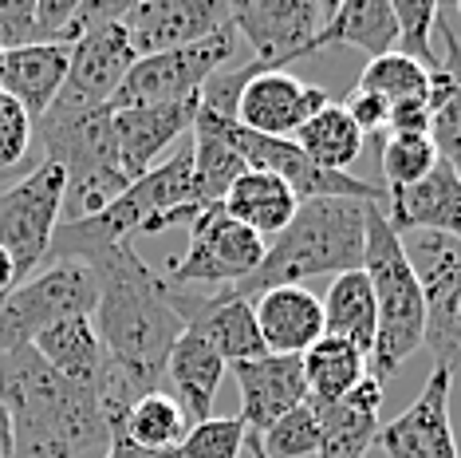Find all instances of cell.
I'll return each mask as SVG.
<instances>
[{"label": "cell", "mask_w": 461, "mask_h": 458, "mask_svg": "<svg viewBox=\"0 0 461 458\" xmlns=\"http://www.w3.org/2000/svg\"><path fill=\"white\" fill-rule=\"evenodd\" d=\"M83 265L95 273L99 285V305L91 320L103 344V363L122 380L134 403L150 391H162L158 383L166 380V360L185 332L170 300V280L142 261L134 242L99 249Z\"/></svg>", "instance_id": "1"}, {"label": "cell", "mask_w": 461, "mask_h": 458, "mask_svg": "<svg viewBox=\"0 0 461 458\" xmlns=\"http://www.w3.org/2000/svg\"><path fill=\"white\" fill-rule=\"evenodd\" d=\"M0 403L13 415L16 451L28 458L51 451L79 454L91 443H111L99 388L51 371L32 344L0 352Z\"/></svg>", "instance_id": "2"}, {"label": "cell", "mask_w": 461, "mask_h": 458, "mask_svg": "<svg viewBox=\"0 0 461 458\" xmlns=\"http://www.w3.org/2000/svg\"><path fill=\"white\" fill-rule=\"evenodd\" d=\"M363 206L366 202H355V197H308V202H300V210L285 234H276L265 245L260 269L240 285H229V293L240 300H257L268 289L363 269V249H366Z\"/></svg>", "instance_id": "3"}, {"label": "cell", "mask_w": 461, "mask_h": 458, "mask_svg": "<svg viewBox=\"0 0 461 458\" xmlns=\"http://www.w3.org/2000/svg\"><path fill=\"white\" fill-rule=\"evenodd\" d=\"M202 214L194 202V154L190 147L170 154L142 179H134L127 190L103 206L99 214H87L79 222H59L51 234L48 265L51 261H87L91 253L119 242H134V234H162L170 225H190Z\"/></svg>", "instance_id": "4"}, {"label": "cell", "mask_w": 461, "mask_h": 458, "mask_svg": "<svg viewBox=\"0 0 461 458\" xmlns=\"http://www.w3.org/2000/svg\"><path fill=\"white\" fill-rule=\"evenodd\" d=\"M366 217V249H363V273L371 280L375 308H379V332L366 360V371L375 380H391L406 360L422 348L426 336V300L411 261H406L402 237L386 222V210L375 202L363 206Z\"/></svg>", "instance_id": "5"}, {"label": "cell", "mask_w": 461, "mask_h": 458, "mask_svg": "<svg viewBox=\"0 0 461 458\" xmlns=\"http://www.w3.org/2000/svg\"><path fill=\"white\" fill-rule=\"evenodd\" d=\"M48 162L68 174L64 222H79L99 214L127 190V174L119 162V139H114V107H59L36 123Z\"/></svg>", "instance_id": "6"}, {"label": "cell", "mask_w": 461, "mask_h": 458, "mask_svg": "<svg viewBox=\"0 0 461 458\" xmlns=\"http://www.w3.org/2000/svg\"><path fill=\"white\" fill-rule=\"evenodd\" d=\"M99 285L79 261H51L0 297V352L28 348L40 332L68 316H95Z\"/></svg>", "instance_id": "7"}, {"label": "cell", "mask_w": 461, "mask_h": 458, "mask_svg": "<svg viewBox=\"0 0 461 458\" xmlns=\"http://www.w3.org/2000/svg\"><path fill=\"white\" fill-rule=\"evenodd\" d=\"M426 300L422 348L434 356V368L457 376L461 368V242L429 229L398 234Z\"/></svg>", "instance_id": "8"}, {"label": "cell", "mask_w": 461, "mask_h": 458, "mask_svg": "<svg viewBox=\"0 0 461 458\" xmlns=\"http://www.w3.org/2000/svg\"><path fill=\"white\" fill-rule=\"evenodd\" d=\"M64 194L68 174L48 159L0 190V249L13 257L16 285H24L40 273V265H48L51 234L64 222Z\"/></svg>", "instance_id": "9"}, {"label": "cell", "mask_w": 461, "mask_h": 458, "mask_svg": "<svg viewBox=\"0 0 461 458\" xmlns=\"http://www.w3.org/2000/svg\"><path fill=\"white\" fill-rule=\"evenodd\" d=\"M233 56H237V28L229 20L221 32L197 40L190 48L142 56L131 68V76L122 79V87L114 91L111 107H158V103L197 99L217 71L233 68Z\"/></svg>", "instance_id": "10"}, {"label": "cell", "mask_w": 461, "mask_h": 458, "mask_svg": "<svg viewBox=\"0 0 461 458\" xmlns=\"http://www.w3.org/2000/svg\"><path fill=\"white\" fill-rule=\"evenodd\" d=\"M265 237L233 222L221 206H209L190 222V245H185V257H177L170 265V285H240L265 261Z\"/></svg>", "instance_id": "11"}, {"label": "cell", "mask_w": 461, "mask_h": 458, "mask_svg": "<svg viewBox=\"0 0 461 458\" xmlns=\"http://www.w3.org/2000/svg\"><path fill=\"white\" fill-rule=\"evenodd\" d=\"M331 5L323 8L316 0H240L233 5V28L253 44L260 64L285 71V64L312 56L316 32L328 20Z\"/></svg>", "instance_id": "12"}, {"label": "cell", "mask_w": 461, "mask_h": 458, "mask_svg": "<svg viewBox=\"0 0 461 458\" xmlns=\"http://www.w3.org/2000/svg\"><path fill=\"white\" fill-rule=\"evenodd\" d=\"M233 20V5L225 0H134L122 13V28L131 36L134 56L190 48L197 40L221 32Z\"/></svg>", "instance_id": "13"}, {"label": "cell", "mask_w": 461, "mask_h": 458, "mask_svg": "<svg viewBox=\"0 0 461 458\" xmlns=\"http://www.w3.org/2000/svg\"><path fill=\"white\" fill-rule=\"evenodd\" d=\"M134 64H139V56H134V48H131L122 16L103 20L79 44H71L68 83L56 103L59 107H107Z\"/></svg>", "instance_id": "14"}, {"label": "cell", "mask_w": 461, "mask_h": 458, "mask_svg": "<svg viewBox=\"0 0 461 458\" xmlns=\"http://www.w3.org/2000/svg\"><path fill=\"white\" fill-rule=\"evenodd\" d=\"M170 300H174L177 316H182L185 332H197L225 363L268 356L260 328H257V316H253V300H240L229 289L194 293V289H177V285H170Z\"/></svg>", "instance_id": "15"}, {"label": "cell", "mask_w": 461, "mask_h": 458, "mask_svg": "<svg viewBox=\"0 0 461 458\" xmlns=\"http://www.w3.org/2000/svg\"><path fill=\"white\" fill-rule=\"evenodd\" d=\"M328 91L316 83H303L292 71H260L245 83L237 99V123L253 134L268 139H292L312 114L328 107Z\"/></svg>", "instance_id": "16"}, {"label": "cell", "mask_w": 461, "mask_h": 458, "mask_svg": "<svg viewBox=\"0 0 461 458\" xmlns=\"http://www.w3.org/2000/svg\"><path fill=\"white\" fill-rule=\"evenodd\" d=\"M449 391H454V371L429 368L418 399L398 419L383 423L379 446L386 458H457L454 426H449Z\"/></svg>", "instance_id": "17"}, {"label": "cell", "mask_w": 461, "mask_h": 458, "mask_svg": "<svg viewBox=\"0 0 461 458\" xmlns=\"http://www.w3.org/2000/svg\"><path fill=\"white\" fill-rule=\"evenodd\" d=\"M240 391V419L249 435H265L272 423H280L288 411L308 403V380H303L300 356H260L245 363H229Z\"/></svg>", "instance_id": "18"}, {"label": "cell", "mask_w": 461, "mask_h": 458, "mask_svg": "<svg viewBox=\"0 0 461 458\" xmlns=\"http://www.w3.org/2000/svg\"><path fill=\"white\" fill-rule=\"evenodd\" d=\"M202 96L185 103H158V107H114V139H119V162L127 182L154 170V159L174 147L185 131H194Z\"/></svg>", "instance_id": "19"}, {"label": "cell", "mask_w": 461, "mask_h": 458, "mask_svg": "<svg viewBox=\"0 0 461 458\" xmlns=\"http://www.w3.org/2000/svg\"><path fill=\"white\" fill-rule=\"evenodd\" d=\"M386 222L394 225V234L429 229L461 242V170L438 159L422 182L386 197Z\"/></svg>", "instance_id": "20"}, {"label": "cell", "mask_w": 461, "mask_h": 458, "mask_svg": "<svg viewBox=\"0 0 461 458\" xmlns=\"http://www.w3.org/2000/svg\"><path fill=\"white\" fill-rule=\"evenodd\" d=\"M253 316L268 356H303L323 340V300L303 285L260 293L253 300Z\"/></svg>", "instance_id": "21"}, {"label": "cell", "mask_w": 461, "mask_h": 458, "mask_svg": "<svg viewBox=\"0 0 461 458\" xmlns=\"http://www.w3.org/2000/svg\"><path fill=\"white\" fill-rule=\"evenodd\" d=\"M68 64H71V48H59V44L13 48V51H5L0 91H8L28 111V119L40 123L51 111V103L59 99V91H64Z\"/></svg>", "instance_id": "22"}, {"label": "cell", "mask_w": 461, "mask_h": 458, "mask_svg": "<svg viewBox=\"0 0 461 458\" xmlns=\"http://www.w3.org/2000/svg\"><path fill=\"white\" fill-rule=\"evenodd\" d=\"M225 368L229 363L197 332H182L177 336L170 360H166V380L174 383V399L182 403L185 419L194 423L213 419V399L225 380Z\"/></svg>", "instance_id": "23"}, {"label": "cell", "mask_w": 461, "mask_h": 458, "mask_svg": "<svg viewBox=\"0 0 461 458\" xmlns=\"http://www.w3.org/2000/svg\"><path fill=\"white\" fill-rule=\"evenodd\" d=\"M221 123H225V114L197 107V119H194V131H190L194 134L190 154H194V202H197V210L221 206L229 186L249 170L245 159L233 151V142L225 139Z\"/></svg>", "instance_id": "24"}, {"label": "cell", "mask_w": 461, "mask_h": 458, "mask_svg": "<svg viewBox=\"0 0 461 458\" xmlns=\"http://www.w3.org/2000/svg\"><path fill=\"white\" fill-rule=\"evenodd\" d=\"M221 210L233 217V222L249 225L257 237H276V234H285L288 222L296 217L300 197L292 194V186L280 182L276 174L245 170L233 186H229Z\"/></svg>", "instance_id": "25"}, {"label": "cell", "mask_w": 461, "mask_h": 458, "mask_svg": "<svg viewBox=\"0 0 461 458\" xmlns=\"http://www.w3.org/2000/svg\"><path fill=\"white\" fill-rule=\"evenodd\" d=\"M348 44L366 56H386L398 44V20L391 13V0H348V5H331L328 20L316 32V48Z\"/></svg>", "instance_id": "26"}, {"label": "cell", "mask_w": 461, "mask_h": 458, "mask_svg": "<svg viewBox=\"0 0 461 458\" xmlns=\"http://www.w3.org/2000/svg\"><path fill=\"white\" fill-rule=\"evenodd\" d=\"M375 332H379V308H375L371 280H366L363 269L339 273L331 280L328 297H323V336L348 340L371 360Z\"/></svg>", "instance_id": "27"}, {"label": "cell", "mask_w": 461, "mask_h": 458, "mask_svg": "<svg viewBox=\"0 0 461 458\" xmlns=\"http://www.w3.org/2000/svg\"><path fill=\"white\" fill-rule=\"evenodd\" d=\"M32 348L44 356L51 371H59L64 380L76 383H99L103 371V344L91 316H68L59 325L44 328L32 340Z\"/></svg>", "instance_id": "28"}, {"label": "cell", "mask_w": 461, "mask_h": 458, "mask_svg": "<svg viewBox=\"0 0 461 458\" xmlns=\"http://www.w3.org/2000/svg\"><path fill=\"white\" fill-rule=\"evenodd\" d=\"M366 134L355 127V119L343 111V103H328L320 114H312L303 127L292 134V142L308 154L316 166L331 174H348V166L359 159Z\"/></svg>", "instance_id": "29"}, {"label": "cell", "mask_w": 461, "mask_h": 458, "mask_svg": "<svg viewBox=\"0 0 461 458\" xmlns=\"http://www.w3.org/2000/svg\"><path fill=\"white\" fill-rule=\"evenodd\" d=\"M300 360H303V380H308V399L320 403V408L339 403L366 376V356L339 336H323Z\"/></svg>", "instance_id": "30"}, {"label": "cell", "mask_w": 461, "mask_h": 458, "mask_svg": "<svg viewBox=\"0 0 461 458\" xmlns=\"http://www.w3.org/2000/svg\"><path fill=\"white\" fill-rule=\"evenodd\" d=\"M122 431V439L139 451H177L185 439V411L174 395L166 391H150L139 403H131V411L119 423H111Z\"/></svg>", "instance_id": "31"}, {"label": "cell", "mask_w": 461, "mask_h": 458, "mask_svg": "<svg viewBox=\"0 0 461 458\" xmlns=\"http://www.w3.org/2000/svg\"><path fill=\"white\" fill-rule=\"evenodd\" d=\"M312 403V399H308ZM316 408V419H320V458H363L379 443V431H383V419L379 415H366V411H355L348 403H312Z\"/></svg>", "instance_id": "32"}, {"label": "cell", "mask_w": 461, "mask_h": 458, "mask_svg": "<svg viewBox=\"0 0 461 458\" xmlns=\"http://www.w3.org/2000/svg\"><path fill=\"white\" fill-rule=\"evenodd\" d=\"M426 83H429V71L418 60L402 56V51H386V56H375L363 68L359 91H371V96H379L394 107V103H406V99H426Z\"/></svg>", "instance_id": "33"}, {"label": "cell", "mask_w": 461, "mask_h": 458, "mask_svg": "<svg viewBox=\"0 0 461 458\" xmlns=\"http://www.w3.org/2000/svg\"><path fill=\"white\" fill-rule=\"evenodd\" d=\"M438 24H442V16H438ZM438 32L446 40V68L454 76V96H449V103L429 123V142H434L438 159L461 170V40L449 24H442Z\"/></svg>", "instance_id": "34"}, {"label": "cell", "mask_w": 461, "mask_h": 458, "mask_svg": "<svg viewBox=\"0 0 461 458\" xmlns=\"http://www.w3.org/2000/svg\"><path fill=\"white\" fill-rule=\"evenodd\" d=\"M383 179H386V194L406 190V186L422 182L429 170L438 166V151L429 142V134H391L383 142Z\"/></svg>", "instance_id": "35"}, {"label": "cell", "mask_w": 461, "mask_h": 458, "mask_svg": "<svg viewBox=\"0 0 461 458\" xmlns=\"http://www.w3.org/2000/svg\"><path fill=\"white\" fill-rule=\"evenodd\" d=\"M391 13L398 20V44H402V56L418 60L426 71H438L442 60L434 56V44L429 36L438 32V16L442 8L434 0H391Z\"/></svg>", "instance_id": "36"}, {"label": "cell", "mask_w": 461, "mask_h": 458, "mask_svg": "<svg viewBox=\"0 0 461 458\" xmlns=\"http://www.w3.org/2000/svg\"><path fill=\"white\" fill-rule=\"evenodd\" d=\"M260 446H265L268 458H308L320 451V419L312 403H300L296 411H288L280 423H272L265 435H260Z\"/></svg>", "instance_id": "37"}, {"label": "cell", "mask_w": 461, "mask_h": 458, "mask_svg": "<svg viewBox=\"0 0 461 458\" xmlns=\"http://www.w3.org/2000/svg\"><path fill=\"white\" fill-rule=\"evenodd\" d=\"M245 439H249V426L240 415H229V419L213 415L205 423H194L177 451H182V458H240Z\"/></svg>", "instance_id": "38"}, {"label": "cell", "mask_w": 461, "mask_h": 458, "mask_svg": "<svg viewBox=\"0 0 461 458\" xmlns=\"http://www.w3.org/2000/svg\"><path fill=\"white\" fill-rule=\"evenodd\" d=\"M36 44V0H0V48Z\"/></svg>", "instance_id": "39"}, {"label": "cell", "mask_w": 461, "mask_h": 458, "mask_svg": "<svg viewBox=\"0 0 461 458\" xmlns=\"http://www.w3.org/2000/svg\"><path fill=\"white\" fill-rule=\"evenodd\" d=\"M343 111L351 114L355 127H359L363 134L386 131V119H391V103L379 99V96H371V91H359V87H351V96L343 99Z\"/></svg>", "instance_id": "40"}, {"label": "cell", "mask_w": 461, "mask_h": 458, "mask_svg": "<svg viewBox=\"0 0 461 458\" xmlns=\"http://www.w3.org/2000/svg\"><path fill=\"white\" fill-rule=\"evenodd\" d=\"M429 114L426 99H406V103H394L391 107V119H386V131L391 134H429Z\"/></svg>", "instance_id": "41"}, {"label": "cell", "mask_w": 461, "mask_h": 458, "mask_svg": "<svg viewBox=\"0 0 461 458\" xmlns=\"http://www.w3.org/2000/svg\"><path fill=\"white\" fill-rule=\"evenodd\" d=\"M339 403H348V408H355V411H366V415H379L383 411V403H386V383L383 380H375L371 371L355 383V388L343 395Z\"/></svg>", "instance_id": "42"}, {"label": "cell", "mask_w": 461, "mask_h": 458, "mask_svg": "<svg viewBox=\"0 0 461 458\" xmlns=\"http://www.w3.org/2000/svg\"><path fill=\"white\" fill-rule=\"evenodd\" d=\"M40 458H76L68 451H51V454H40ZM103 458H182V451H139V446H131L122 439L119 426H111V443H107V454Z\"/></svg>", "instance_id": "43"}, {"label": "cell", "mask_w": 461, "mask_h": 458, "mask_svg": "<svg viewBox=\"0 0 461 458\" xmlns=\"http://www.w3.org/2000/svg\"><path fill=\"white\" fill-rule=\"evenodd\" d=\"M16 431H13V415L5 411V403H0V458H16Z\"/></svg>", "instance_id": "44"}, {"label": "cell", "mask_w": 461, "mask_h": 458, "mask_svg": "<svg viewBox=\"0 0 461 458\" xmlns=\"http://www.w3.org/2000/svg\"><path fill=\"white\" fill-rule=\"evenodd\" d=\"M13 289H16V265H13V257L0 249V297L13 293Z\"/></svg>", "instance_id": "45"}, {"label": "cell", "mask_w": 461, "mask_h": 458, "mask_svg": "<svg viewBox=\"0 0 461 458\" xmlns=\"http://www.w3.org/2000/svg\"><path fill=\"white\" fill-rule=\"evenodd\" d=\"M245 446H249V451H253V458H268V454H265V446H260V439H257V435H249V439H245Z\"/></svg>", "instance_id": "46"}, {"label": "cell", "mask_w": 461, "mask_h": 458, "mask_svg": "<svg viewBox=\"0 0 461 458\" xmlns=\"http://www.w3.org/2000/svg\"><path fill=\"white\" fill-rule=\"evenodd\" d=\"M0 68H5V48H0Z\"/></svg>", "instance_id": "47"}, {"label": "cell", "mask_w": 461, "mask_h": 458, "mask_svg": "<svg viewBox=\"0 0 461 458\" xmlns=\"http://www.w3.org/2000/svg\"><path fill=\"white\" fill-rule=\"evenodd\" d=\"M457 16H461V0H457Z\"/></svg>", "instance_id": "48"}]
</instances>
